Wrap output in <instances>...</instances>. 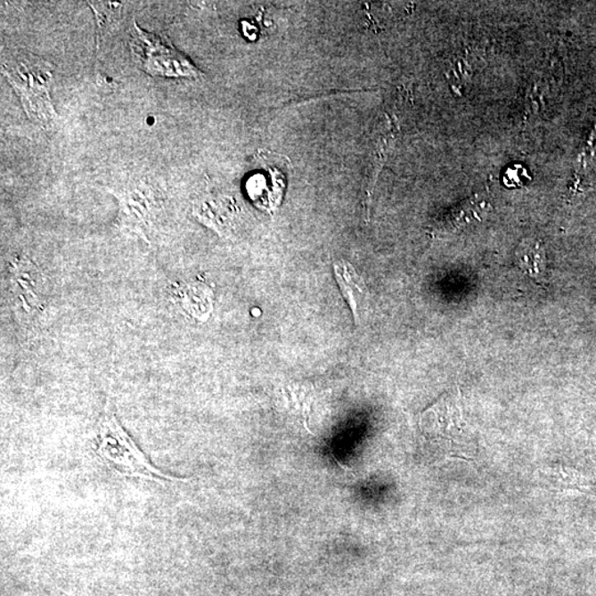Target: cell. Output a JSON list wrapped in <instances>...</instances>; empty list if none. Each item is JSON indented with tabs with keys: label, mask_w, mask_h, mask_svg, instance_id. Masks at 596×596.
<instances>
[{
	"label": "cell",
	"mask_w": 596,
	"mask_h": 596,
	"mask_svg": "<svg viewBox=\"0 0 596 596\" xmlns=\"http://www.w3.org/2000/svg\"><path fill=\"white\" fill-rule=\"evenodd\" d=\"M94 451L103 464L123 478L157 483L189 480L172 478L155 468L112 412H106L96 427Z\"/></svg>",
	"instance_id": "6da1fadb"
},
{
	"label": "cell",
	"mask_w": 596,
	"mask_h": 596,
	"mask_svg": "<svg viewBox=\"0 0 596 596\" xmlns=\"http://www.w3.org/2000/svg\"><path fill=\"white\" fill-rule=\"evenodd\" d=\"M53 64L29 53H20L2 67L3 75L11 83L32 121L49 124L55 118L50 87Z\"/></svg>",
	"instance_id": "7a4b0ae2"
},
{
	"label": "cell",
	"mask_w": 596,
	"mask_h": 596,
	"mask_svg": "<svg viewBox=\"0 0 596 596\" xmlns=\"http://www.w3.org/2000/svg\"><path fill=\"white\" fill-rule=\"evenodd\" d=\"M129 45L134 61L151 76L189 78L203 76L192 60L179 53L168 40L142 30L136 22L133 26Z\"/></svg>",
	"instance_id": "3957f363"
},
{
	"label": "cell",
	"mask_w": 596,
	"mask_h": 596,
	"mask_svg": "<svg viewBox=\"0 0 596 596\" xmlns=\"http://www.w3.org/2000/svg\"><path fill=\"white\" fill-rule=\"evenodd\" d=\"M249 196L257 205L275 209L281 202L285 178L279 170L270 167L265 172L251 176L247 184Z\"/></svg>",
	"instance_id": "277c9868"
},
{
	"label": "cell",
	"mask_w": 596,
	"mask_h": 596,
	"mask_svg": "<svg viewBox=\"0 0 596 596\" xmlns=\"http://www.w3.org/2000/svg\"><path fill=\"white\" fill-rule=\"evenodd\" d=\"M175 304L180 311L196 320H206L212 309V293L202 283H188L180 286L174 294Z\"/></svg>",
	"instance_id": "5b68a950"
},
{
	"label": "cell",
	"mask_w": 596,
	"mask_h": 596,
	"mask_svg": "<svg viewBox=\"0 0 596 596\" xmlns=\"http://www.w3.org/2000/svg\"><path fill=\"white\" fill-rule=\"evenodd\" d=\"M334 270L336 281L339 285L341 294H343L346 302L348 303L351 311H353L355 322L359 323V303L364 292L363 289H366L364 288L363 282L355 274L353 265L347 262L335 263Z\"/></svg>",
	"instance_id": "8992f818"
},
{
	"label": "cell",
	"mask_w": 596,
	"mask_h": 596,
	"mask_svg": "<svg viewBox=\"0 0 596 596\" xmlns=\"http://www.w3.org/2000/svg\"><path fill=\"white\" fill-rule=\"evenodd\" d=\"M423 419L432 420V424H425L429 431L437 433V436L448 437L451 434L452 428L459 427L460 408L459 405L453 404L448 400L445 404H437L427 411Z\"/></svg>",
	"instance_id": "52a82bcc"
},
{
	"label": "cell",
	"mask_w": 596,
	"mask_h": 596,
	"mask_svg": "<svg viewBox=\"0 0 596 596\" xmlns=\"http://www.w3.org/2000/svg\"><path fill=\"white\" fill-rule=\"evenodd\" d=\"M517 262L522 271L531 279H542L546 274V254L538 242L526 241L517 252Z\"/></svg>",
	"instance_id": "ba28073f"
},
{
	"label": "cell",
	"mask_w": 596,
	"mask_h": 596,
	"mask_svg": "<svg viewBox=\"0 0 596 596\" xmlns=\"http://www.w3.org/2000/svg\"><path fill=\"white\" fill-rule=\"evenodd\" d=\"M286 399H288L290 408H292L295 412H297L300 419L303 420L305 427L308 429V432H311V429H308V418H309V408L312 404V397L309 395L307 389H302V388H298V389H289L285 394Z\"/></svg>",
	"instance_id": "9c48e42d"
}]
</instances>
